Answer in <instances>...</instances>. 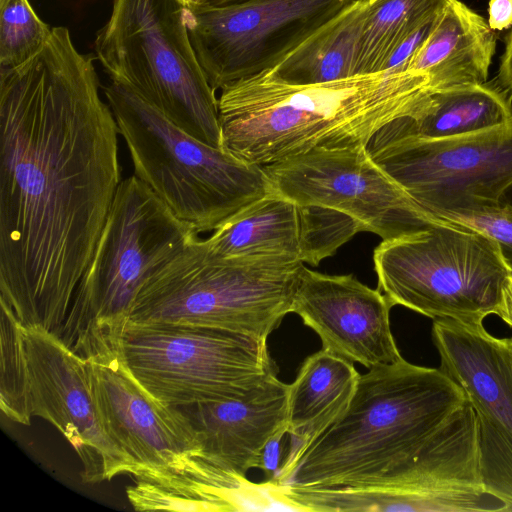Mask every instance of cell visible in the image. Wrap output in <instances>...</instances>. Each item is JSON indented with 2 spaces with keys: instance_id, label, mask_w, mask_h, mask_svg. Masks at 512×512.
I'll list each match as a JSON object with an SVG mask.
<instances>
[{
  "instance_id": "cell-1",
  "label": "cell",
  "mask_w": 512,
  "mask_h": 512,
  "mask_svg": "<svg viewBox=\"0 0 512 512\" xmlns=\"http://www.w3.org/2000/svg\"><path fill=\"white\" fill-rule=\"evenodd\" d=\"M0 127V301L76 353V291L122 179L117 122L67 28L0 70Z\"/></svg>"
},
{
  "instance_id": "cell-2",
  "label": "cell",
  "mask_w": 512,
  "mask_h": 512,
  "mask_svg": "<svg viewBox=\"0 0 512 512\" xmlns=\"http://www.w3.org/2000/svg\"><path fill=\"white\" fill-rule=\"evenodd\" d=\"M434 92L425 75L402 70L313 85L263 72L221 89L222 148L263 167L315 149L367 147L392 121L419 116Z\"/></svg>"
},
{
  "instance_id": "cell-3",
  "label": "cell",
  "mask_w": 512,
  "mask_h": 512,
  "mask_svg": "<svg viewBox=\"0 0 512 512\" xmlns=\"http://www.w3.org/2000/svg\"><path fill=\"white\" fill-rule=\"evenodd\" d=\"M468 400L440 369L404 358L360 374L339 418L283 475L280 485L372 483L413 459Z\"/></svg>"
},
{
  "instance_id": "cell-4",
  "label": "cell",
  "mask_w": 512,
  "mask_h": 512,
  "mask_svg": "<svg viewBox=\"0 0 512 512\" xmlns=\"http://www.w3.org/2000/svg\"><path fill=\"white\" fill-rule=\"evenodd\" d=\"M300 260L220 258L192 240L142 285L129 322L206 327L267 341L292 313Z\"/></svg>"
},
{
  "instance_id": "cell-5",
  "label": "cell",
  "mask_w": 512,
  "mask_h": 512,
  "mask_svg": "<svg viewBox=\"0 0 512 512\" xmlns=\"http://www.w3.org/2000/svg\"><path fill=\"white\" fill-rule=\"evenodd\" d=\"M104 95L134 175L198 233L270 191L261 166L194 138L129 89L111 82Z\"/></svg>"
},
{
  "instance_id": "cell-6",
  "label": "cell",
  "mask_w": 512,
  "mask_h": 512,
  "mask_svg": "<svg viewBox=\"0 0 512 512\" xmlns=\"http://www.w3.org/2000/svg\"><path fill=\"white\" fill-rule=\"evenodd\" d=\"M94 46L111 82L194 138L222 148L218 98L196 57L179 0H113Z\"/></svg>"
},
{
  "instance_id": "cell-7",
  "label": "cell",
  "mask_w": 512,
  "mask_h": 512,
  "mask_svg": "<svg viewBox=\"0 0 512 512\" xmlns=\"http://www.w3.org/2000/svg\"><path fill=\"white\" fill-rule=\"evenodd\" d=\"M198 234L135 175L121 181L74 299L79 356L119 342L144 282Z\"/></svg>"
},
{
  "instance_id": "cell-8",
  "label": "cell",
  "mask_w": 512,
  "mask_h": 512,
  "mask_svg": "<svg viewBox=\"0 0 512 512\" xmlns=\"http://www.w3.org/2000/svg\"><path fill=\"white\" fill-rule=\"evenodd\" d=\"M373 261L377 288L393 306L433 320L483 322L497 315L512 276L493 239L442 218L422 231L382 240Z\"/></svg>"
},
{
  "instance_id": "cell-9",
  "label": "cell",
  "mask_w": 512,
  "mask_h": 512,
  "mask_svg": "<svg viewBox=\"0 0 512 512\" xmlns=\"http://www.w3.org/2000/svg\"><path fill=\"white\" fill-rule=\"evenodd\" d=\"M119 350L139 384L171 406L237 399L277 375L267 341L221 329L128 321Z\"/></svg>"
},
{
  "instance_id": "cell-10",
  "label": "cell",
  "mask_w": 512,
  "mask_h": 512,
  "mask_svg": "<svg viewBox=\"0 0 512 512\" xmlns=\"http://www.w3.org/2000/svg\"><path fill=\"white\" fill-rule=\"evenodd\" d=\"M303 511L503 512L480 472L477 413L469 399L409 462L364 485L297 486Z\"/></svg>"
},
{
  "instance_id": "cell-11",
  "label": "cell",
  "mask_w": 512,
  "mask_h": 512,
  "mask_svg": "<svg viewBox=\"0 0 512 512\" xmlns=\"http://www.w3.org/2000/svg\"><path fill=\"white\" fill-rule=\"evenodd\" d=\"M374 161L439 217L497 206L512 186V123L475 134L423 139L393 121L370 140Z\"/></svg>"
},
{
  "instance_id": "cell-12",
  "label": "cell",
  "mask_w": 512,
  "mask_h": 512,
  "mask_svg": "<svg viewBox=\"0 0 512 512\" xmlns=\"http://www.w3.org/2000/svg\"><path fill=\"white\" fill-rule=\"evenodd\" d=\"M353 0H251L185 7L190 40L216 91L278 65Z\"/></svg>"
},
{
  "instance_id": "cell-13",
  "label": "cell",
  "mask_w": 512,
  "mask_h": 512,
  "mask_svg": "<svg viewBox=\"0 0 512 512\" xmlns=\"http://www.w3.org/2000/svg\"><path fill=\"white\" fill-rule=\"evenodd\" d=\"M262 168L270 190L298 205L344 213L361 231L383 240L422 231L441 220L387 174L365 146L315 149Z\"/></svg>"
},
{
  "instance_id": "cell-14",
  "label": "cell",
  "mask_w": 512,
  "mask_h": 512,
  "mask_svg": "<svg viewBox=\"0 0 512 512\" xmlns=\"http://www.w3.org/2000/svg\"><path fill=\"white\" fill-rule=\"evenodd\" d=\"M24 334L32 416L47 420L67 439L82 462L84 482L127 474L128 460L101 424L87 360L41 329L24 328Z\"/></svg>"
},
{
  "instance_id": "cell-15",
  "label": "cell",
  "mask_w": 512,
  "mask_h": 512,
  "mask_svg": "<svg viewBox=\"0 0 512 512\" xmlns=\"http://www.w3.org/2000/svg\"><path fill=\"white\" fill-rule=\"evenodd\" d=\"M91 391L101 424L129 462L138 469L178 464L202 452L185 415L144 389L124 362L119 345L87 359Z\"/></svg>"
},
{
  "instance_id": "cell-16",
  "label": "cell",
  "mask_w": 512,
  "mask_h": 512,
  "mask_svg": "<svg viewBox=\"0 0 512 512\" xmlns=\"http://www.w3.org/2000/svg\"><path fill=\"white\" fill-rule=\"evenodd\" d=\"M392 307L352 274H323L303 264L292 313L319 336L322 349L371 369L402 357L391 332Z\"/></svg>"
},
{
  "instance_id": "cell-17",
  "label": "cell",
  "mask_w": 512,
  "mask_h": 512,
  "mask_svg": "<svg viewBox=\"0 0 512 512\" xmlns=\"http://www.w3.org/2000/svg\"><path fill=\"white\" fill-rule=\"evenodd\" d=\"M130 476L134 484L126 494L137 511L291 510L276 482L253 483L201 452L172 466L138 469Z\"/></svg>"
},
{
  "instance_id": "cell-18",
  "label": "cell",
  "mask_w": 512,
  "mask_h": 512,
  "mask_svg": "<svg viewBox=\"0 0 512 512\" xmlns=\"http://www.w3.org/2000/svg\"><path fill=\"white\" fill-rule=\"evenodd\" d=\"M289 384L277 375L232 400L177 407L189 420L204 454L212 462L246 477L262 470L267 445L288 429Z\"/></svg>"
},
{
  "instance_id": "cell-19",
  "label": "cell",
  "mask_w": 512,
  "mask_h": 512,
  "mask_svg": "<svg viewBox=\"0 0 512 512\" xmlns=\"http://www.w3.org/2000/svg\"><path fill=\"white\" fill-rule=\"evenodd\" d=\"M440 370L459 386L476 413L512 438V340L496 338L483 322L434 319Z\"/></svg>"
},
{
  "instance_id": "cell-20",
  "label": "cell",
  "mask_w": 512,
  "mask_h": 512,
  "mask_svg": "<svg viewBox=\"0 0 512 512\" xmlns=\"http://www.w3.org/2000/svg\"><path fill=\"white\" fill-rule=\"evenodd\" d=\"M496 39L488 22L459 0H450L407 71L425 75L435 91L487 81Z\"/></svg>"
},
{
  "instance_id": "cell-21",
  "label": "cell",
  "mask_w": 512,
  "mask_h": 512,
  "mask_svg": "<svg viewBox=\"0 0 512 512\" xmlns=\"http://www.w3.org/2000/svg\"><path fill=\"white\" fill-rule=\"evenodd\" d=\"M360 374L353 363L324 349L310 355L289 384L290 447L271 478L285 474L348 406Z\"/></svg>"
},
{
  "instance_id": "cell-22",
  "label": "cell",
  "mask_w": 512,
  "mask_h": 512,
  "mask_svg": "<svg viewBox=\"0 0 512 512\" xmlns=\"http://www.w3.org/2000/svg\"><path fill=\"white\" fill-rule=\"evenodd\" d=\"M204 243L220 258L301 261L300 206L270 190L226 219Z\"/></svg>"
},
{
  "instance_id": "cell-23",
  "label": "cell",
  "mask_w": 512,
  "mask_h": 512,
  "mask_svg": "<svg viewBox=\"0 0 512 512\" xmlns=\"http://www.w3.org/2000/svg\"><path fill=\"white\" fill-rule=\"evenodd\" d=\"M402 132L423 139H446L512 123V94L497 79L435 91L417 117L393 121Z\"/></svg>"
},
{
  "instance_id": "cell-24",
  "label": "cell",
  "mask_w": 512,
  "mask_h": 512,
  "mask_svg": "<svg viewBox=\"0 0 512 512\" xmlns=\"http://www.w3.org/2000/svg\"><path fill=\"white\" fill-rule=\"evenodd\" d=\"M366 0H353L265 73L289 85H313L357 76Z\"/></svg>"
},
{
  "instance_id": "cell-25",
  "label": "cell",
  "mask_w": 512,
  "mask_h": 512,
  "mask_svg": "<svg viewBox=\"0 0 512 512\" xmlns=\"http://www.w3.org/2000/svg\"><path fill=\"white\" fill-rule=\"evenodd\" d=\"M450 0H366L357 75L386 71L396 50Z\"/></svg>"
},
{
  "instance_id": "cell-26",
  "label": "cell",
  "mask_w": 512,
  "mask_h": 512,
  "mask_svg": "<svg viewBox=\"0 0 512 512\" xmlns=\"http://www.w3.org/2000/svg\"><path fill=\"white\" fill-rule=\"evenodd\" d=\"M0 304V408L8 419L29 425L33 416L24 328L11 308Z\"/></svg>"
},
{
  "instance_id": "cell-27",
  "label": "cell",
  "mask_w": 512,
  "mask_h": 512,
  "mask_svg": "<svg viewBox=\"0 0 512 512\" xmlns=\"http://www.w3.org/2000/svg\"><path fill=\"white\" fill-rule=\"evenodd\" d=\"M52 28L28 0H0V70L17 68L46 45Z\"/></svg>"
},
{
  "instance_id": "cell-28",
  "label": "cell",
  "mask_w": 512,
  "mask_h": 512,
  "mask_svg": "<svg viewBox=\"0 0 512 512\" xmlns=\"http://www.w3.org/2000/svg\"><path fill=\"white\" fill-rule=\"evenodd\" d=\"M301 216V253L303 263L317 266L324 258L361 231L348 215L336 210L299 205Z\"/></svg>"
},
{
  "instance_id": "cell-29",
  "label": "cell",
  "mask_w": 512,
  "mask_h": 512,
  "mask_svg": "<svg viewBox=\"0 0 512 512\" xmlns=\"http://www.w3.org/2000/svg\"><path fill=\"white\" fill-rule=\"evenodd\" d=\"M477 416L484 490L504 505L503 512H512V438L486 418Z\"/></svg>"
},
{
  "instance_id": "cell-30",
  "label": "cell",
  "mask_w": 512,
  "mask_h": 512,
  "mask_svg": "<svg viewBox=\"0 0 512 512\" xmlns=\"http://www.w3.org/2000/svg\"><path fill=\"white\" fill-rule=\"evenodd\" d=\"M439 218L466 225L493 239L512 267V205L501 203L470 212L447 213Z\"/></svg>"
},
{
  "instance_id": "cell-31",
  "label": "cell",
  "mask_w": 512,
  "mask_h": 512,
  "mask_svg": "<svg viewBox=\"0 0 512 512\" xmlns=\"http://www.w3.org/2000/svg\"><path fill=\"white\" fill-rule=\"evenodd\" d=\"M488 24L493 31L512 26V0H489Z\"/></svg>"
},
{
  "instance_id": "cell-32",
  "label": "cell",
  "mask_w": 512,
  "mask_h": 512,
  "mask_svg": "<svg viewBox=\"0 0 512 512\" xmlns=\"http://www.w3.org/2000/svg\"><path fill=\"white\" fill-rule=\"evenodd\" d=\"M496 79L503 88L512 94V32L507 38L505 52L501 58L499 73Z\"/></svg>"
},
{
  "instance_id": "cell-33",
  "label": "cell",
  "mask_w": 512,
  "mask_h": 512,
  "mask_svg": "<svg viewBox=\"0 0 512 512\" xmlns=\"http://www.w3.org/2000/svg\"><path fill=\"white\" fill-rule=\"evenodd\" d=\"M283 437H278L272 440L266 447L263 456L262 470L265 473L271 474L272 476L279 469V457H280V444ZM271 476V477H272Z\"/></svg>"
},
{
  "instance_id": "cell-34",
  "label": "cell",
  "mask_w": 512,
  "mask_h": 512,
  "mask_svg": "<svg viewBox=\"0 0 512 512\" xmlns=\"http://www.w3.org/2000/svg\"><path fill=\"white\" fill-rule=\"evenodd\" d=\"M497 315L512 328V276L508 280Z\"/></svg>"
},
{
  "instance_id": "cell-35",
  "label": "cell",
  "mask_w": 512,
  "mask_h": 512,
  "mask_svg": "<svg viewBox=\"0 0 512 512\" xmlns=\"http://www.w3.org/2000/svg\"><path fill=\"white\" fill-rule=\"evenodd\" d=\"M251 0H203L202 5H208V6H228V5H234L239 3H244Z\"/></svg>"
},
{
  "instance_id": "cell-36",
  "label": "cell",
  "mask_w": 512,
  "mask_h": 512,
  "mask_svg": "<svg viewBox=\"0 0 512 512\" xmlns=\"http://www.w3.org/2000/svg\"><path fill=\"white\" fill-rule=\"evenodd\" d=\"M185 7L202 5L203 0H179Z\"/></svg>"
},
{
  "instance_id": "cell-37",
  "label": "cell",
  "mask_w": 512,
  "mask_h": 512,
  "mask_svg": "<svg viewBox=\"0 0 512 512\" xmlns=\"http://www.w3.org/2000/svg\"><path fill=\"white\" fill-rule=\"evenodd\" d=\"M511 340H512V338H511Z\"/></svg>"
}]
</instances>
